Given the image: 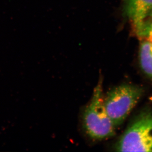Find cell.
I'll list each match as a JSON object with an SVG mask.
<instances>
[{
  "label": "cell",
  "instance_id": "5b68a950",
  "mask_svg": "<svg viewBox=\"0 0 152 152\" xmlns=\"http://www.w3.org/2000/svg\"><path fill=\"white\" fill-rule=\"evenodd\" d=\"M139 63L144 73L152 79V43L141 39L139 52Z\"/></svg>",
  "mask_w": 152,
  "mask_h": 152
},
{
  "label": "cell",
  "instance_id": "3957f363",
  "mask_svg": "<svg viewBox=\"0 0 152 152\" xmlns=\"http://www.w3.org/2000/svg\"><path fill=\"white\" fill-rule=\"evenodd\" d=\"M143 90L138 86L121 85L110 91L104 98L106 112L116 128L131 113L142 96Z\"/></svg>",
  "mask_w": 152,
  "mask_h": 152
},
{
  "label": "cell",
  "instance_id": "8992f818",
  "mask_svg": "<svg viewBox=\"0 0 152 152\" xmlns=\"http://www.w3.org/2000/svg\"><path fill=\"white\" fill-rule=\"evenodd\" d=\"M147 20L142 33L139 37L141 39L148 40L152 43V18Z\"/></svg>",
  "mask_w": 152,
  "mask_h": 152
},
{
  "label": "cell",
  "instance_id": "277c9868",
  "mask_svg": "<svg viewBox=\"0 0 152 152\" xmlns=\"http://www.w3.org/2000/svg\"><path fill=\"white\" fill-rule=\"evenodd\" d=\"M124 12L139 37L152 12V0H124Z\"/></svg>",
  "mask_w": 152,
  "mask_h": 152
},
{
  "label": "cell",
  "instance_id": "ba28073f",
  "mask_svg": "<svg viewBox=\"0 0 152 152\" xmlns=\"http://www.w3.org/2000/svg\"><path fill=\"white\" fill-rule=\"evenodd\" d=\"M150 100H151V102H152V97H151V98H150Z\"/></svg>",
  "mask_w": 152,
  "mask_h": 152
},
{
  "label": "cell",
  "instance_id": "6da1fadb",
  "mask_svg": "<svg viewBox=\"0 0 152 152\" xmlns=\"http://www.w3.org/2000/svg\"><path fill=\"white\" fill-rule=\"evenodd\" d=\"M104 98L101 78L94 88L92 98L85 109L83 116L86 133L95 140L106 139L115 134L116 128L106 112Z\"/></svg>",
  "mask_w": 152,
  "mask_h": 152
},
{
  "label": "cell",
  "instance_id": "52a82bcc",
  "mask_svg": "<svg viewBox=\"0 0 152 152\" xmlns=\"http://www.w3.org/2000/svg\"><path fill=\"white\" fill-rule=\"evenodd\" d=\"M152 18V12H151V15H150V17L149 18Z\"/></svg>",
  "mask_w": 152,
  "mask_h": 152
},
{
  "label": "cell",
  "instance_id": "7a4b0ae2",
  "mask_svg": "<svg viewBox=\"0 0 152 152\" xmlns=\"http://www.w3.org/2000/svg\"><path fill=\"white\" fill-rule=\"evenodd\" d=\"M118 152H152V112L142 111L135 117L115 146Z\"/></svg>",
  "mask_w": 152,
  "mask_h": 152
}]
</instances>
